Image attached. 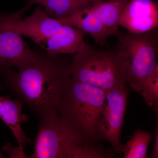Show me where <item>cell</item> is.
Instances as JSON below:
<instances>
[{
    "label": "cell",
    "mask_w": 158,
    "mask_h": 158,
    "mask_svg": "<svg viewBox=\"0 0 158 158\" xmlns=\"http://www.w3.org/2000/svg\"><path fill=\"white\" fill-rule=\"evenodd\" d=\"M59 56L37 53L5 76L19 99L40 114L57 109L71 79L69 63Z\"/></svg>",
    "instance_id": "cell-1"
},
{
    "label": "cell",
    "mask_w": 158,
    "mask_h": 158,
    "mask_svg": "<svg viewBox=\"0 0 158 158\" xmlns=\"http://www.w3.org/2000/svg\"><path fill=\"white\" fill-rule=\"evenodd\" d=\"M98 142L82 137L67 123L57 109L41 114L32 157L109 158L115 155Z\"/></svg>",
    "instance_id": "cell-2"
},
{
    "label": "cell",
    "mask_w": 158,
    "mask_h": 158,
    "mask_svg": "<svg viewBox=\"0 0 158 158\" xmlns=\"http://www.w3.org/2000/svg\"><path fill=\"white\" fill-rule=\"evenodd\" d=\"M106 92L71 79L57 110L82 137L98 142L96 136Z\"/></svg>",
    "instance_id": "cell-3"
},
{
    "label": "cell",
    "mask_w": 158,
    "mask_h": 158,
    "mask_svg": "<svg viewBox=\"0 0 158 158\" xmlns=\"http://www.w3.org/2000/svg\"><path fill=\"white\" fill-rule=\"evenodd\" d=\"M116 52L126 78L127 84L139 93L142 85L158 65L157 28L135 34L118 32Z\"/></svg>",
    "instance_id": "cell-4"
},
{
    "label": "cell",
    "mask_w": 158,
    "mask_h": 158,
    "mask_svg": "<svg viewBox=\"0 0 158 158\" xmlns=\"http://www.w3.org/2000/svg\"><path fill=\"white\" fill-rule=\"evenodd\" d=\"M71 79L106 92L127 84L124 69L115 51L93 48L84 43L69 63Z\"/></svg>",
    "instance_id": "cell-5"
},
{
    "label": "cell",
    "mask_w": 158,
    "mask_h": 158,
    "mask_svg": "<svg viewBox=\"0 0 158 158\" xmlns=\"http://www.w3.org/2000/svg\"><path fill=\"white\" fill-rule=\"evenodd\" d=\"M129 92L127 85L118 86L106 92L96 136L98 142L108 141L115 153L119 155L122 145V129Z\"/></svg>",
    "instance_id": "cell-6"
},
{
    "label": "cell",
    "mask_w": 158,
    "mask_h": 158,
    "mask_svg": "<svg viewBox=\"0 0 158 158\" xmlns=\"http://www.w3.org/2000/svg\"><path fill=\"white\" fill-rule=\"evenodd\" d=\"M24 9L11 15L0 12V28L8 29L31 38L37 44L51 36L63 24L51 17L41 6H37L33 14L21 19Z\"/></svg>",
    "instance_id": "cell-7"
},
{
    "label": "cell",
    "mask_w": 158,
    "mask_h": 158,
    "mask_svg": "<svg viewBox=\"0 0 158 158\" xmlns=\"http://www.w3.org/2000/svg\"><path fill=\"white\" fill-rule=\"evenodd\" d=\"M119 26L135 34L146 33L157 28L158 7L153 0H130L123 10Z\"/></svg>",
    "instance_id": "cell-8"
},
{
    "label": "cell",
    "mask_w": 158,
    "mask_h": 158,
    "mask_svg": "<svg viewBox=\"0 0 158 158\" xmlns=\"http://www.w3.org/2000/svg\"><path fill=\"white\" fill-rule=\"evenodd\" d=\"M22 35L11 30L0 28V65L17 68L33 59L32 50Z\"/></svg>",
    "instance_id": "cell-9"
},
{
    "label": "cell",
    "mask_w": 158,
    "mask_h": 158,
    "mask_svg": "<svg viewBox=\"0 0 158 158\" xmlns=\"http://www.w3.org/2000/svg\"><path fill=\"white\" fill-rule=\"evenodd\" d=\"M87 35L84 31L63 24L38 45L51 56L64 54L74 55L81 48Z\"/></svg>",
    "instance_id": "cell-10"
},
{
    "label": "cell",
    "mask_w": 158,
    "mask_h": 158,
    "mask_svg": "<svg viewBox=\"0 0 158 158\" xmlns=\"http://www.w3.org/2000/svg\"><path fill=\"white\" fill-rule=\"evenodd\" d=\"M91 3L69 16L58 19L62 24L73 27L89 34L96 44L104 45L110 36L92 9Z\"/></svg>",
    "instance_id": "cell-11"
},
{
    "label": "cell",
    "mask_w": 158,
    "mask_h": 158,
    "mask_svg": "<svg viewBox=\"0 0 158 158\" xmlns=\"http://www.w3.org/2000/svg\"><path fill=\"white\" fill-rule=\"evenodd\" d=\"M23 105L20 99L0 96V118L11 130L17 139L19 148L22 150L26 143L31 141L21 127L22 123L25 122L27 118L23 113Z\"/></svg>",
    "instance_id": "cell-12"
},
{
    "label": "cell",
    "mask_w": 158,
    "mask_h": 158,
    "mask_svg": "<svg viewBox=\"0 0 158 158\" xmlns=\"http://www.w3.org/2000/svg\"><path fill=\"white\" fill-rule=\"evenodd\" d=\"M130 0H97L91 7L109 36L119 32V22L123 10Z\"/></svg>",
    "instance_id": "cell-13"
},
{
    "label": "cell",
    "mask_w": 158,
    "mask_h": 158,
    "mask_svg": "<svg viewBox=\"0 0 158 158\" xmlns=\"http://www.w3.org/2000/svg\"><path fill=\"white\" fill-rule=\"evenodd\" d=\"M97 0H27V6L37 4L49 15L56 19L64 18Z\"/></svg>",
    "instance_id": "cell-14"
},
{
    "label": "cell",
    "mask_w": 158,
    "mask_h": 158,
    "mask_svg": "<svg viewBox=\"0 0 158 158\" xmlns=\"http://www.w3.org/2000/svg\"><path fill=\"white\" fill-rule=\"evenodd\" d=\"M152 138V133L138 128L130 140L122 144L120 155L124 158H147L148 148Z\"/></svg>",
    "instance_id": "cell-15"
},
{
    "label": "cell",
    "mask_w": 158,
    "mask_h": 158,
    "mask_svg": "<svg viewBox=\"0 0 158 158\" xmlns=\"http://www.w3.org/2000/svg\"><path fill=\"white\" fill-rule=\"evenodd\" d=\"M139 93L144 99V101L158 114V65H157L144 82L140 89Z\"/></svg>",
    "instance_id": "cell-16"
},
{
    "label": "cell",
    "mask_w": 158,
    "mask_h": 158,
    "mask_svg": "<svg viewBox=\"0 0 158 158\" xmlns=\"http://www.w3.org/2000/svg\"><path fill=\"white\" fill-rule=\"evenodd\" d=\"M150 157L152 158H158V125L157 124L156 127L155 131V140L153 148L152 151L151 153Z\"/></svg>",
    "instance_id": "cell-17"
},
{
    "label": "cell",
    "mask_w": 158,
    "mask_h": 158,
    "mask_svg": "<svg viewBox=\"0 0 158 158\" xmlns=\"http://www.w3.org/2000/svg\"><path fill=\"white\" fill-rule=\"evenodd\" d=\"M2 157V154L0 153V158Z\"/></svg>",
    "instance_id": "cell-18"
}]
</instances>
